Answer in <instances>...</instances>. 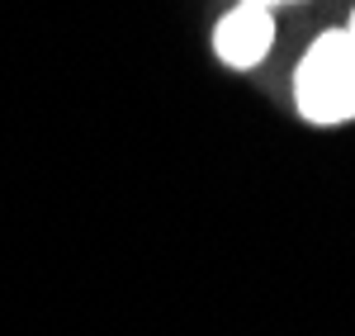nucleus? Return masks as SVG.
<instances>
[{
	"label": "nucleus",
	"instance_id": "nucleus-2",
	"mask_svg": "<svg viewBox=\"0 0 355 336\" xmlns=\"http://www.w3.org/2000/svg\"><path fill=\"white\" fill-rule=\"evenodd\" d=\"M275 48V15L270 10H251V5H232L214 28V53L223 67H256L266 62V53Z\"/></svg>",
	"mask_w": 355,
	"mask_h": 336
},
{
	"label": "nucleus",
	"instance_id": "nucleus-1",
	"mask_svg": "<svg viewBox=\"0 0 355 336\" xmlns=\"http://www.w3.org/2000/svg\"><path fill=\"white\" fill-rule=\"evenodd\" d=\"M299 114L318 128H336L355 118V43L346 28H327L294 71Z\"/></svg>",
	"mask_w": 355,
	"mask_h": 336
},
{
	"label": "nucleus",
	"instance_id": "nucleus-4",
	"mask_svg": "<svg viewBox=\"0 0 355 336\" xmlns=\"http://www.w3.org/2000/svg\"><path fill=\"white\" fill-rule=\"evenodd\" d=\"M346 33H351V43H355V10H351V24H346Z\"/></svg>",
	"mask_w": 355,
	"mask_h": 336
},
{
	"label": "nucleus",
	"instance_id": "nucleus-3",
	"mask_svg": "<svg viewBox=\"0 0 355 336\" xmlns=\"http://www.w3.org/2000/svg\"><path fill=\"white\" fill-rule=\"evenodd\" d=\"M237 5H251V10H279V5H299V0H237Z\"/></svg>",
	"mask_w": 355,
	"mask_h": 336
}]
</instances>
